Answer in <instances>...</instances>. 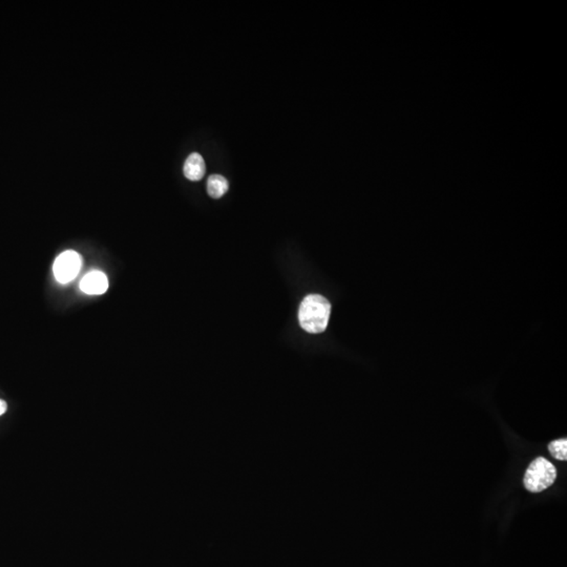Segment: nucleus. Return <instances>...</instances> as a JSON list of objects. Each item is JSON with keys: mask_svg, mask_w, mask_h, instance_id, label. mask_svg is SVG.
Segmentation results:
<instances>
[{"mask_svg": "<svg viewBox=\"0 0 567 567\" xmlns=\"http://www.w3.org/2000/svg\"><path fill=\"white\" fill-rule=\"evenodd\" d=\"M331 305L319 294H309L301 303L298 322L308 333H323L329 323Z\"/></svg>", "mask_w": 567, "mask_h": 567, "instance_id": "f257e3e1", "label": "nucleus"}, {"mask_svg": "<svg viewBox=\"0 0 567 567\" xmlns=\"http://www.w3.org/2000/svg\"><path fill=\"white\" fill-rule=\"evenodd\" d=\"M557 478L554 465L543 457L535 459L527 469L524 485L531 493H540L554 485Z\"/></svg>", "mask_w": 567, "mask_h": 567, "instance_id": "f03ea898", "label": "nucleus"}, {"mask_svg": "<svg viewBox=\"0 0 567 567\" xmlns=\"http://www.w3.org/2000/svg\"><path fill=\"white\" fill-rule=\"evenodd\" d=\"M82 266V259L76 251L68 250L62 252L54 263V274L56 280L61 284H66L78 275Z\"/></svg>", "mask_w": 567, "mask_h": 567, "instance_id": "7ed1b4c3", "label": "nucleus"}, {"mask_svg": "<svg viewBox=\"0 0 567 567\" xmlns=\"http://www.w3.org/2000/svg\"><path fill=\"white\" fill-rule=\"evenodd\" d=\"M109 288L107 276L101 271H91L82 278L80 282V289L84 294L91 296H98L107 292Z\"/></svg>", "mask_w": 567, "mask_h": 567, "instance_id": "20e7f679", "label": "nucleus"}, {"mask_svg": "<svg viewBox=\"0 0 567 567\" xmlns=\"http://www.w3.org/2000/svg\"><path fill=\"white\" fill-rule=\"evenodd\" d=\"M185 176L190 181H200L204 176L206 172L204 159L198 153H192L185 161L184 168H183Z\"/></svg>", "mask_w": 567, "mask_h": 567, "instance_id": "39448f33", "label": "nucleus"}, {"mask_svg": "<svg viewBox=\"0 0 567 567\" xmlns=\"http://www.w3.org/2000/svg\"><path fill=\"white\" fill-rule=\"evenodd\" d=\"M207 194L213 199H220L228 192L229 183L221 174H213L207 180Z\"/></svg>", "mask_w": 567, "mask_h": 567, "instance_id": "423d86ee", "label": "nucleus"}, {"mask_svg": "<svg viewBox=\"0 0 567 567\" xmlns=\"http://www.w3.org/2000/svg\"><path fill=\"white\" fill-rule=\"evenodd\" d=\"M548 451L550 455L554 457L557 460L566 461L567 460V439L566 438H561V439L554 440L548 444Z\"/></svg>", "mask_w": 567, "mask_h": 567, "instance_id": "0eeeda50", "label": "nucleus"}, {"mask_svg": "<svg viewBox=\"0 0 567 567\" xmlns=\"http://www.w3.org/2000/svg\"><path fill=\"white\" fill-rule=\"evenodd\" d=\"M6 411H7V404L3 400H0V416L5 414Z\"/></svg>", "mask_w": 567, "mask_h": 567, "instance_id": "6e6552de", "label": "nucleus"}]
</instances>
